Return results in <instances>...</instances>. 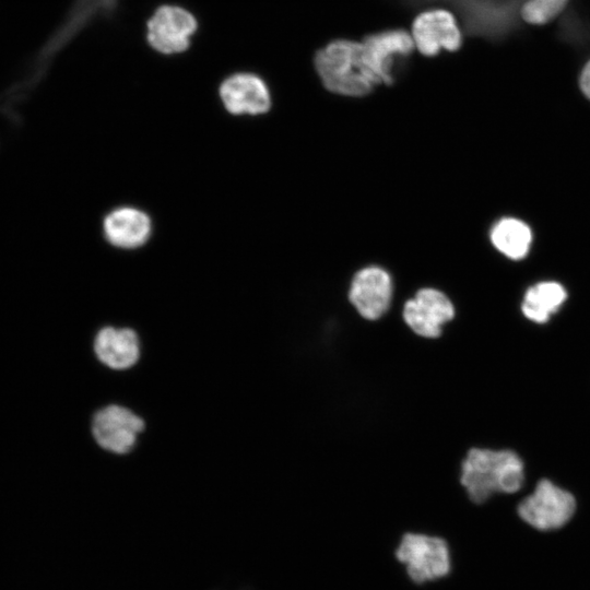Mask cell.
Masks as SVG:
<instances>
[{
  "label": "cell",
  "instance_id": "6da1fadb",
  "mask_svg": "<svg viewBox=\"0 0 590 590\" xmlns=\"http://www.w3.org/2000/svg\"><path fill=\"white\" fill-rule=\"evenodd\" d=\"M460 484L473 505L487 503L495 494H512L524 480L523 463L510 449L471 447L460 464Z\"/></svg>",
  "mask_w": 590,
  "mask_h": 590
},
{
  "label": "cell",
  "instance_id": "7a4b0ae2",
  "mask_svg": "<svg viewBox=\"0 0 590 590\" xmlns=\"http://www.w3.org/2000/svg\"><path fill=\"white\" fill-rule=\"evenodd\" d=\"M120 0H73L64 19L48 37L12 91H28L44 76L57 55L95 20L110 17Z\"/></svg>",
  "mask_w": 590,
  "mask_h": 590
},
{
  "label": "cell",
  "instance_id": "3957f363",
  "mask_svg": "<svg viewBox=\"0 0 590 590\" xmlns=\"http://www.w3.org/2000/svg\"><path fill=\"white\" fill-rule=\"evenodd\" d=\"M315 68L324 87L339 95L364 96L376 85L365 66L361 42H330L316 54Z\"/></svg>",
  "mask_w": 590,
  "mask_h": 590
},
{
  "label": "cell",
  "instance_id": "277c9868",
  "mask_svg": "<svg viewBox=\"0 0 590 590\" xmlns=\"http://www.w3.org/2000/svg\"><path fill=\"white\" fill-rule=\"evenodd\" d=\"M396 554L416 582L440 578L450 569L449 546L439 535L406 532L401 536Z\"/></svg>",
  "mask_w": 590,
  "mask_h": 590
},
{
  "label": "cell",
  "instance_id": "5b68a950",
  "mask_svg": "<svg viewBox=\"0 0 590 590\" xmlns=\"http://www.w3.org/2000/svg\"><path fill=\"white\" fill-rule=\"evenodd\" d=\"M576 509L574 496L550 480H541L518 506L521 519L531 527L550 531L562 528Z\"/></svg>",
  "mask_w": 590,
  "mask_h": 590
},
{
  "label": "cell",
  "instance_id": "8992f818",
  "mask_svg": "<svg viewBox=\"0 0 590 590\" xmlns=\"http://www.w3.org/2000/svg\"><path fill=\"white\" fill-rule=\"evenodd\" d=\"M401 316L408 328L424 339H438L444 327L456 318V307L451 299L436 288H421L406 299Z\"/></svg>",
  "mask_w": 590,
  "mask_h": 590
},
{
  "label": "cell",
  "instance_id": "52a82bcc",
  "mask_svg": "<svg viewBox=\"0 0 590 590\" xmlns=\"http://www.w3.org/2000/svg\"><path fill=\"white\" fill-rule=\"evenodd\" d=\"M149 45L163 55L186 51L198 28L196 17L178 5H162L155 10L146 23Z\"/></svg>",
  "mask_w": 590,
  "mask_h": 590
},
{
  "label": "cell",
  "instance_id": "ba28073f",
  "mask_svg": "<svg viewBox=\"0 0 590 590\" xmlns=\"http://www.w3.org/2000/svg\"><path fill=\"white\" fill-rule=\"evenodd\" d=\"M361 43L365 66L376 85L390 84L396 61L415 48L411 34L400 28L368 35Z\"/></svg>",
  "mask_w": 590,
  "mask_h": 590
},
{
  "label": "cell",
  "instance_id": "9c48e42d",
  "mask_svg": "<svg viewBox=\"0 0 590 590\" xmlns=\"http://www.w3.org/2000/svg\"><path fill=\"white\" fill-rule=\"evenodd\" d=\"M143 429V420L118 404L98 410L92 420V434L97 445L117 455L130 452Z\"/></svg>",
  "mask_w": 590,
  "mask_h": 590
},
{
  "label": "cell",
  "instance_id": "30bf717a",
  "mask_svg": "<svg viewBox=\"0 0 590 590\" xmlns=\"http://www.w3.org/2000/svg\"><path fill=\"white\" fill-rule=\"evenodd\" d=\"M392 281L379 267H367L353 278L347 298L359 317L377 321L388 314L392 304Z\"/></svg>",
  "mask_w": 590,
  "mask_h": 590
},
{
  "label": "cell",
  "instance_id": "8fae6325",
  "mask_svg": "<svg viewBox=\"0 0 590 590\" xmlns=\"http://www.w3.org/2000/svg\"><path fill=\"white\" fill-rule=\"evenodd\" d=\"M411 36L418 52L433 57L440 50L456 51L462 44V34L455 15L445 9L421 12L413 21Z\"/></svg>",
  "mask_w": 590,
  "mask_h": 590
},
{
  "label": "cell",
  "instance_id": "7c38bea8",
  "mask_svg": "<svg viewBox=\"0 0 590 590\" xmlns=\"http://www.w3.org/2000/svg\"><path fill=\"white\" fill-rule=\"evenodd\" d=\"M220 98L233 115H260L271 107V95L266 82L251 72L231 74L220 85Z\"/></svg>",
  "mask_w": 590,
  "mask_h": 590
},
{
  "label": "cell",
  "instance_id": "4fadbf2b",
  "mask_svg": "<svg viewBox=\"0 0 590 590\" xmlns=\"http://www.w3.org/2000/svg\"><path fill=\"white\" fill-rule=\"evenodd\" d=\"M94 353L107 367L122 370L135 365L140 357V341L129 328H102L94 339Z\"/></svg>",
  "mask_w": 590,
  "mask_h": 590
},
{
  "label": "cell",
  "instance_id": "5bb4252c",
  "mask_svg": "<svg viewBox=\"0 0 590 590\" xmlns=\"http://www.w3.org/2000/svg\"><path fill=\"white\" fill-rule=\"evenodd\" d=\"M107 240L119 248L131 249L142 246L151 235L149 215L135 208L122 206L109 212L103 222Z\"/></svg>",
  "mask_w": 590,
  "mask_h": 590
},
{
  "label": "cell",
  "instance_id": "9a60e30c",
  "mask_svg": "<svg viewBox=\"0 0 590 590\" xmlns=\"http://www.w3.org/2000/svg\"><path fill=\"white\" fill-rule=\"evenodd\" d=\"M566 297V291L559 283L540 282L526 292L521 310L531 321L544 323L558 310Z\"/></svg>",
  "mask_w": 590,
  "mask_h": 590
},
{
  "label": "cell",
  "instance_id": "2e32d148",
  "mask_svg": "<svg viewBox=\"0 0 590 590\" xmlns=\"http://www.w3.org/2000/svg\"><path fill=\"white\" fill-rule=\"evenodd\" d=\"M494 247L506 257L519 260L529 252L532 233L522 221L514 217L499 220L489 234Z\"/></svg>",
  "mask_w": 590,
  "mask_h": 590
},
{
  "label": "cell",
  "instance_id": "e0dca14e",
  "mask_svg": "<svg viewBox=\"0 0 590 590\" xmlns=\"http://www.w3.org/2000/svg\"><path fill=\"white\" fill-rule=\"evenodd\" d=\"M569 0H528L520 9L521 19L530 25L551 23L566 9Z\"/></svg>",
  "mask_w": 590,
  "mask_h": 590
},
{
  "label": "cell",
  "instance_id": "ac0fdd59",
  "mask_svg": "<svg viewBox=\"0 0 590 590\" xmlns=\"http://www.w3.org/2000/svg\"><path fill=\"white\" fill-rule=\"evenodd\" d=\"M578 82L582 94L590 101V59L582 67Z\"/></svg>",
  "mask_w": 590,
  "mask_h": 590
}]
</instances>
